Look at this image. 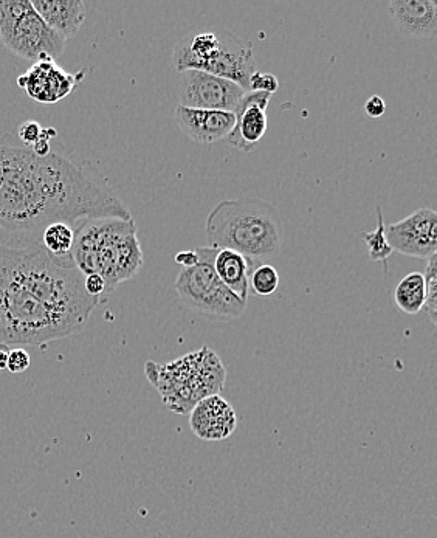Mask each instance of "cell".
Listing matches in <instances>:
<instances>
[{
    "label": "cell",
    "instance_id": "obj_1",
    "mask_svg": "<svg viewBox=\"0 0 437 538\" xmlns=\"http://www.w3.org/2000/svg\"><path fill=\"white\" fill-rule=\"evenodd\" d=\"M132 219L111 191L58 154L38 157L27 146L0 143V228L35 235L53 222Z\"/></svg>",
    "mask_w": 437,
    "mask_h": 538
},
{
    "label": "cell",
    "instance_id": "obj_2",
    "mask_svg": "<svg viewBox=\"0 0 437 538\" xmlns=\"http://www.w3.org/2000/svg\"><path fill=\"white\" fill-rule=\"evenodd\" d=\"M0 287L39 301L83 326L100 304L84 289V275L69 258H56L28 233L0 236Z\"/></svg>",
    "mask_w": 437,
    "mask_h": 538
},
{
    "label": "cell",
    "instance_id": "obj_3",
    "mask_svg": "<svg viewBox=\"0 0 437 538\" xmlns=\"http://www.w3.org/2000/svg\"><path fill=\"white\" fill-rule=\"evenodd\" d=\"M208 247L241 253L253 261L273 258L283 247V222L270 202L256 197L225 199L205 222Z\"/></svg>",
    "mask_w": 437,
    "mask_h": 538
},
{
    "label": "cell",
    "instance_id": "obj_4",
    "mask_svg": "<svg viewBox=\"0 0 437 538\" xmlns=\"http://www.w3.org/2000/svg\"><path fill=\"white\" fill-rule=\"evenodd\" d=\"M73 263L84 276L97 273L106 295L132 280L143 267L142 245L134 219H89L75 230Z\"/></svg>",
    "mask_w": 437,
    "mask_h": 538
},
{
    "label": "cell",
    "instance_id": "obj_5",
    "mask_svg": "<svg viewBox=\"0 0 437 538\" xmlns=\"http://www.w3.org/2000/svg\"><path fill=\"white\" fill-rule=\"evenodd\" d=\"M146 376L160 391L169 410L186 414L204 397L219 394L225 382V368L221 359L204 346L168 365L146 363Z\"/></svg>",
    "mask_w": 437,
    "mask_h": 538
},
{
    "label": "cell",
    "instance_id": "obj_6",
    "mask_svg": "<svg viewBox=\"0 0 437 538\" xmlns=\"http://www.w3.org/2000/svg\"><path fill=\"white\" fill-rule=\"evenodd\" d=\"M0 39L5 49L28 61H55L67 39L42 21L30 0H0Z\"/></svg>",
    "mask_w": 437,
    "mask_h": 538
},
{
    "label": "cell",
    "instance_id": "obj_7",
    "mask_svg": "<svg viewBox=\"0 0 437 538\" xmlns=\"http://www.w3.org/2000/svg\"><path fill=\"white\" fill-rule=\"evenodd\" d=\"M199 261L196 266L183 269L176 280V290L185 306L200 314L222 320H234L244 315L247 303L219 280L214 270L216 249L199 247L196 249Z\"/></svg>",
    "mask_w": 437,
    "mask_h": 538
},
{
    "label": "cell",
    "instance_id": "obj_8",
    "mask_svg": "<svg viewBox=\"0 0 437 538\" xmlns=\"http://www.w3.org/2000/svg\"><path fill=\"white\" fill-rule=\"evenodd\" d=\"M179 106L200 111L233 112L245 90L233 81L200 70L179 73Z\"/></svg>",
    "mask_w": 437,
    "mask_h": 538
},
{
    "label": "cell",
    "instance_id": "obj_9",
    "mask_svg": "<svg viewBox=\"0 0 437 538\" xmlns=\"http://www.w3.org/2000/svg\"><path fill=\"white\" fill-rule=\"evenodd\" d=\"M385 235L394 252L427 261L436 255L437 213L433 208H419L402 221L386 227Z\"/></svg>",
    "mask_w": 437,
    "mask_h": 538
},
{
    "label": "cell",
    "instance_id": "obj_10",
    "mask_svg": "<svg viewBox=\"0 0 437 538\" xmlns=\"http://www.w3.org/2000/svg\"><path fill=\"white\" fill-rule=\"evenodd\" d=\"M221 42L200 72L233 81L248 92L250 76L256 72L255 55L250 42L244 41L227 28H219Z\"/></svg>",
    "mask_w": 437,
    "mask_h": 538
},
{
    "label": "cell",
    "instance_id": "obj_11",
    "mask_svg": "<svg viewBox=\"0 0 437 538\" xmlns=\"http://www.w3.org/2000/svg\"><path fill=\"white\" fill-rule=\"evenodd\" d=\"M86 70L69 73L61 69L53 59L36 61L18 78V86L27 92L31 100L42 104H55L69 97L83 81Z\"/></svg>",
    "mask_w": 437,
    "mask_h": 538
},
{
    "label": "cell",
    "instance_id": "obj_12",
    "mask_svg": "<svg viewBox=\"0 0 437 538\" xmlns=\"http://www.w3.org/2000/svg\"><path fill=\"white\" fill-rule=\"evenodd\" d=\"M270 100L272 95L265 92H245L233 111L234 128L225 142L239 151H253L269 128L267 107Z\"/></svg>",
    "mask_w": 437,
    "mask_h": 538
},
{
    "label": "cell",
    "instance_id": "obj_13",
    "mask_svg": "<svg viewBox=\"0 0 437 538\" xmlns=\"http://www.w3.org/2000/svg\"><path fill=\"white\" fill-rule=\"evenodd\" d=\"M236 425V411L219 394L204 397L191 410V430L204 441H224L233 435Z\"/></svg>",
    "mask_w": 437,
    "mask_h": 538
},
{
    "label": "cell",
    "instance_id": "obj_14",
    "mask_svg": "<svg viewBox=\"0 0 437 538\" xmlns=\"http://www.w3.org/2000/svg\"><path fill=\"white\" fill-rule=\"evenodd\" d=\"M174 117L180 131L199 145L221 142L234 128L233 112L200 111L177 106Z\"/></svg>",
    "mask_w": 437,
    "mask_h": 538
},
{
    "label": "cell",
    "instance_id": "obj_15",
    "mask_svg": "<svg viewBox=\"0 0 437 538\" xmlns=\"http://www.w3.org/2000/svg\"><path fill=\"white\" fill-rule=\"evenodd\" d=\"M389 16L402 35L431 39L437 33L436 0H391Z\"/></svg>",
    "mask_w": 437,
    "mask_h": 538
},
{
    "label": "cell",
    "instance_id": "obj_16",
    "mask_svg": "<svg viewBox=\"0 0 437 538\" xmlns=\"http://www.w3.org/2000/svg\"><path fill=\"white\" fill-rule=\"evenodd\" d=\"M31 5L42 21L64 39L73 38L80 32L86 19L83 0H35Z\"/></svg>",
    "mask_w": 437,
    "mask_h": 538
},
{
    "label": "cell",
    "instance_id": "obj_17",
    "mask_svg": "<svg viewBox=\"0 0 437 538\" xmlns=\"http://www.w3.org/2000/svg\"><path fill=\"white\" fill-rule=\"evenodd\" d=\"M255 266L256 261L234 250H217L214 256V270L219 280L245 303H248L250 297V276Z\"/></svg>",
    "mask_w": 437,
    "mask_h": 538
},
{
    "label": "cell",
    "instance_id": "obj_18",
    "mask_svg": "<svg viewBox=\"0 0 437 538\" xmlns=\"http://www.w3.org/2000/svg\"><path fill=\"white\" fill-rule=\"evenodd\" d=\"M394 301L400 311L408 315L419 314L425 306V278L424 273H408L394 292Z\"/></svg>",
    "mask_w": 437,
    "mask_h": 538
},
{
    "label": "cell",
    "instance_id": "obj_19",
    "mask_svg": "<svg viewBox=\"0 0 437 538\" xmlns=\"http://www.w3.org/2000/svg\"><path fill=\"white\" fill-rule=\"evenodd\" d=\"M75 242V230L66 222H53L42 230L41 244L56 258H69Z\"/></svg>",
    "mask_w": 437,
    "mask_h": 538
},
{
    "label": "cell",
    "instance_id": "obj_20",
    "mask_svg": "<svg viewBox=\"0 0 437 538\" xmlns=\"http://www.w3.org/2000/svg\"><path fill=\"white\" fill-rule=\"evenodd\" d=\"M377 224L374 232L362 233L363 242L368 247L369 258L374 263H380V261H386L389 256L393 255L394 250L391 249V245L388 244V239L385 235V219H383L382 208L377 207Z\"/></svg>",
    "mask_w": 437,
    "mask_h": 538
},
{
    "label": "cell",
    "instance_id": "obj_21",
    "mask_svg": "<svg viewBox=\"0 0 437 538\" xmlns=\"http://www.w3.org/2000/svg\"><path fill=\"white\" fill-rule=\"evenodd\" d=\"M250 287L259 297H270L279 287V273L270 264H261L255 267L250 276Z\"/></svg>",
    "mask_w": 437,
    "mask_h": 538
},
{
    "label": "cell",
    "instance_id": "obj_22",
    "mask_svg": "<svg viewBox=\"0 0 437 538\" xmlns=\"http://www.w3.org/2000/svg\"><path fill=\"white\" fill-rule=\"evenodd\" d=\"M425 306L428 317L437 323V256H431L427 259V267H425Z\"/></svg>",
    "mask_w": 437,
    "mask_h": 538
},
{
    "label": "cell",
    "instance_id": "obj_23",
    "mask_svg": "<svg viewBox=\"0 0 437 538\" xmlns=\"http://www.w3.org/2000/svg\"><path fill=\"white\" fill-rule=\"evenodd\" d=\"M279 81L276 80V76L272 73H264L256 70L252 76H250V83H248V92H265V94L273 95L278 90Z\"/></svg>",
    "mask_w": 437,
    "mask_h": 538
},
{
    "label": "cell",
    "instance_id": "obj_24",
    "mask_svg": "<svg viewBox=\"0 0 437 538\" xmlns=\"http://www.w3.org/2000/svg\"><path fill=\"white\" fill-rule=\"evenodd\" d=\"M31 357L24 348L11 349L8 354L7 370L11 374H22L30 368Z\"/></svg>",
    "mask_w": 437,
    "mask_h": 538
},
{
    "label": "cell",
    "instance_id": "obj_25",
    "mask_svg": "<svg viewBox=\"0 0 437 538\" xmlns=\"http://www.w3.org/2000/svg\"><path fill=\"white\" fill-rule=\"evenodd\" d=\"M41 132L42 126L39 125L38 121L28 120L24 121V123L19 126L18 134L22 143H24V146L31 148V146L35 145L39 138H41Z\"/></svg>",
    "mask_w": 437,
    "mask_h": 538
},
{
    "label": "cell",
    "instance_id": "obj_26",
    "mask_svg": "<svg viewBox=\"0 0 437 538\" xmlns=\"http://www.w3.org/2000/svg\"><path fill=\"white\" fill-rule=\"evenodd\" d=\"M84 289L90 297L98 298V300L106 295V283L97 273L84 276Z\"/></svg>",
    "mask_w": 437,
    "mask_h": 538
},
{
    "label": "cell",
    "instance_id": "obj_27",
    "mask_svg": "<svg viewBox=\"0 0 437 538\" xmlns=\"http://www.w3.org/2000/svg\"><path fill=\"white\" fill-rule=\"evenodd\" d=\"M365 112L371 118L383 117L386 112V103L379 95H372L365 103Z\"/></svg>",
    "mask_w": 437,
    "mask_h": 538
},
{
    "label": "cell",
    "instance_id": "obj_28",
    "mask_svg": "<svg viewBox=\"0 0 437 538\" xmlns=\"http://www.w3.org/2000/svg\"><path fill=\"white\" fill-rule=\"evenodd\" d=\"M197 261H199V255H197L196 250H185V252H180L176 255V263L180 264L183 269L196 266Z\"/></svg>",
    "mask_w": 437,
    "mask_h": 538
},
{
    "label": "cell",
    "instance_id": "obj_29",
    "mask_svg": "<svg viewBox=\"0 0 437 538\" xmlns=\"http://www.w3.org/2000/svg\"><path fill=\"white\" fill-rule=\"evenodd\" d=\"M8 354H10L8 346L0 343V371L7 370Z\"/></svg>",
    "mask_w": 437,
    "mask_h": 538
}]
</instances>
